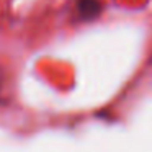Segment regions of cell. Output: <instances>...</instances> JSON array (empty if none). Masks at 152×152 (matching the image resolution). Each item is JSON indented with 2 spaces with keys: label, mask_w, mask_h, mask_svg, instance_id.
I'll return each instance as SVG.
<instances>
[{
  "label": "cell",
  "mask_w": 152,
  "mask_h": 152,
  "mask_svg": "<svg viewBox=\"0 0 152 152\" xmlns=\"http://www.w3.org/2000/svg\"><path fill=\"white\" fill-rule=\"evenodd\" d=\"M77 13L82 20H95L102 13V2L100 0H77Z\"/></svg>",
  "instance_id": "obj_1"
}]
</instances>
